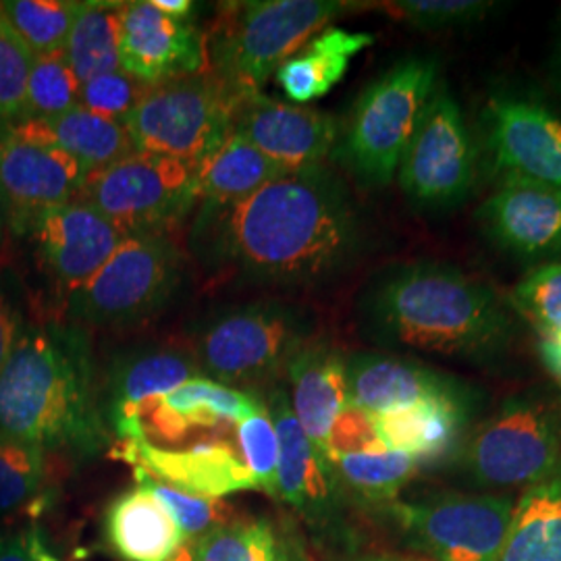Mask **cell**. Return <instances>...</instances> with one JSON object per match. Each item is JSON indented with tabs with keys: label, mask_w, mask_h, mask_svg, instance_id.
I'll use <instances>...</instances> for the list:
<instances>
[{
	"label": "cell",
	"mask_w": 561,
	"mask_h": 561,
	"mask_svg": "<svg viewBox=\"0 0 561 561\" xmlns=\"http://www.w3.org/2000/svg\"><path fill=\"white\" fill-rule=\"evenodd\" d=\"M368 245L360 206L335 171H287L236 204H198L190 248L213 271L268 287H322L350 273Z\"/></svg>",
	"instance_id": "obj_1"
},
{
	"label": "cell",
	"mask_w": 561,
	"mask_h": 561,
	"mask_svg": "<svg viewBox=\"0 0 561 561\" xmlns=\"http://www.w3.org/2000/svg\"><path fill=\"white\" fill-rule=\"evenodd\" d=\"M0 435L101 454L111 437L90 333L71 322H25L0 373Z\"/></svg>",
	"instance_id": "obj_2"
},
{
	"label": "cell",
	"mask_w": 561,
	"mask_h": 561,
	"mask_svg": "<svg viewBox=\"0 0 561 561\" xmlns=\"http://www.w3.org/2000/svg\"><path fill=\"white\" fill-rule=\"evenodd\" d=\"M362 327L381 345L484 360L514 337V321L497 294L442 262L389 266L362 294Z\"/></svg>",
	"instance_id": "obj_3"
},
{
	"label": "cell",
	"mask_w": 561,
	"mask_h": 561,
	"mask_svg": "<svg viewBox=\"0 0 561 561\" xmlns=\"http://www.w3.org/2000/svg\"><path fill=\"white\" fill-rule=\"evenodd\" d=\"M354 7L343 0L233 2L206 38L210 73L243 96L256 94L285 60Z\"/></svg>",
	"instance_id": "obj_4"
},
{
	"label": "cell",
	"mask_w": 561,
	"mask_h": 561,
	"mask_svg": "<svg viewBox=\"0 0 561 561\" xmlns=\"http://www.w3.org/2000/svg\"><path fill=\"white\" fill-rule=\"evenodd\" d=\"M437 83V60L408 57L396 62L362 92L331 152L333 161L368 187L389 185Z\"/></svg>",
	"instance_id": "obj_5"
},
{
	"label": "cell",
	"mask_w": 561,
	"mask_h": 561,
	"mask_svg": "<svg viewBox=\"0 0 561 561\" xmlns=\"http://www.w3.org/2000/svg\"><path fill=\"white\" fill-rule=\"evenodd\" d=\"M185 256L171 233L127 236L99 273L65 301L81 329L129 327L159 314L181 289Z\"/></svg>",
	"instance_id": "obj_6"
},
{
	"label": "cell",
	"mask_w": 561,
	"mask_h": 561,
	"mask_svg": "<svg viewBox=\"0 0 561 561\" xmlns=\"http://www.w3.org/2000/svg\"><path fill=\"white\" fill-rule=\"evenodd\" d=\"M245 99L202 71L150 85L123 125L138 152L201 164L233 134Z\"/></svg>",
	"instance_id": "obj_7"
},
{
	"label": "cell",
	"mask_w": 561,
	"mask_h": 561,
	"mask_svg": "<svg viewBox=\"0 0 561 561\" xmlns=\"http://www.w3.org/2000/svg\"><path fill=\"white\" fill-rule=\"evenodd\" d=\"M198 167L148 152H134L92 169L76 201L96 208L125 236L171 233L201 202Z\"/></svg>",
	"instance_id": "obj_8"
},
{
	"label": "cell",
	"mask_w": 561,
	"mask_h": 561,
	"mask_svg": "<svg viewBox=\"0 0 561 561\" xmlns=\"http://www.w3.org/2000/svg\"><path fill=\"white\" fill-rule=\"evenodd\" d=\"M310 322L289 304L254 301L222 312L198 341L196 362L208 379L229 387H256L285 373L308 343Z\"/></svg>",
	"instance_id": "obj_9"
},
{
	"label": "cell",
	"mask_w": 561,
	"mask_h": 561,
	"mask_svg": "<svg viewBox=\"0 0 561 561\" xmlns=\"http://www.w3.org/2000/svg\"><path fill=\"white\" fill-rule=\"evenodd\" d=\"M463 463L484 486L528 489L561 468L560 419L537 398H510L470 437Z\"/></svg>",
	"instance_id": "obj_10"
},
{
	"label": "cell",
	"mask_w": 561,
	"mask_h": 561,
	"mask_svg": "<svg viewBox=\"0 0 561 561\" xmlns=\"http://www.w3.org/2000/svg\"><path fill=\"white\" fill-rule=\"evenodd\" d=\"M401 192L424 210H449L468 198L477 150L460 104L439 80L401 157Z\"/></svg>",
	"instance_id": "obj_11"
},
{
	"label": "cell",
	"mask_w": 561,
	"mask_h": 561,
	"mask_svg": "<svg viewBox=\"0 0 561 561\" xmlns=\"http://www.w3.org/2000/svg\"><path fill=\"white\" fill-rule=\"evenodd\" d=\"M408 545L431 561H497L514 502L500 495H443L389 503Z\"/></svg>",
	"instance_id": "obj_12"
},
{
	"label": "cell",
	"mask_w": 561,
	"mask_h": 561,
	"mask_svg": "<svg viewBox=\"0 0 561 561\" xmlns=\"http://www.w3.org/2000/svg\"><path fill=\"white\" fill-rule=\"evenodd\" d=\"M264 400L208 377H196L161 398L144 401L111 422L119 443L144 442L178 447L196 437H213L252 416Z\"/></svg>",
	"instance_id": "obj_13"
},
{
	"label": "cell",
	"mask_w": 561,
	"mask_h": 561,
	"mask_svg": "<svg viewBox=\"0 0 561 561\" xmlns=\"http://www.w3.org/2000/svg\"><path fill=\"white\" fill-rule=\"evenodd\" d=\"M88 173V167L62 150L2 131L0 201L9 231L27 236L46 213L76 201Z\"/></svg>",
	"instance_id": "obj_14"
},
{
	"label": "cell",
	"mask_w": 561,
	"mask_h": 561,
	"mask_svg": "<svg viewBox=\"0 0 561 561\" xmlns=\"http://www.w3.org/2000/svg\"><path fill=\"white\" fill-rule=\"evenodd\" d=\"M27 238L42 273L67 301L92 279L127 236L83 202H69L41 217Z\"/></svg>",
	"instance_id": "obj_15"
},
{
	"label": "cell",
	"mask_w": 561,
	"mask_h": 561,
	"mask_svg": "<svg viewBox=\"0 0 561 561\" xmlns=\"http://www.w3.org/2000/svg\"><path fill=\"white\" fill-rule=\"evenodd\" d=\"M121 71L157 85L198 76L206 65V36L187 20L164 15L150 0L123 2L119 38Z\"/></svg>",
	"instance_id": "obj_16"
},
{
	"label": "cell",
	"mask_w": 561,
	"mask_h": 561,
	"mask_svg": "<svg viewBox=\"0 0 561 561\" xmlns=\"http://www.w3.org/2000/svg\"><path fill=\"white\" fill-rule=\"evenodd\" d=\"M477 221L486 240L520 261L561 259V190L505 175L502 187L482 202Z\"/></svg>",
	"instance_id": "obj_17"
},
{
	"label": "cell",
	"mask_w": 561,
	"mask_h": 561,
	"mask_svg": "<svg viewBox=\"0 0 561 561\" xmlns=\"http://www.w3.org/2000/svg\"><path fill=\"white\" fill-rule=\"evenodd\" d=\"M486 146L505 175L561 190V115L522 96H493L484 108Z\"/></svg>",
	"instance_id": "obj_18"
},
{
	"label": "cell",
	"mask_w": 561,
	"mask_h": 561,
	"mask_svg": "<svg viewBox=\"0 0 561 561\" xmlns=\"http://www.w3.org/2000/svg\"><path fill=\"white\" fill-rule=\"evenodd\" d=\"M236 134L285 169L321 164L340 140V121L256 92L241 102Z\"/></svg>",
	"instance_id": "obj_19"
},
{
	"label": "cell",
	"mask_w": 561,
	"mask_h": 561,
	"mask_svg": "<svg viewBox=\"0 0 561 561\" xmlns=\"http://www.w3.org/2000/svg\"><path fill=\"white\" fill-rule=\"evenodd\" d=\"M347 403L379 416L424 403L470 405V393L421 362L360 352L347 358Z\"/></svg>",
	"instance_id": "obj_20"
},
{
	"label": "cell",
	"mask_w": 561,
	"mask_h": 561,
	"mask_svg": "<svg viewBox=\"0 0 561 561\" xmlns=\"http://www.w3.org/2000/svg\"><path fill=\"white\" fill-rule=\"evenodd\" d=\"M121 460L152 479L192 495L222 500L240 491H256L254 479L233 445L221 439L187 447H154L150 443H119Z\"/></svg>",
	"instance_id": "obj_21"
},
{
	"label": "cell",
	"mask_w": 561,
	"mask_h": 561,
	"mask_svg": "<svg viewBox=\"0 0 561 561\" xmlns=\"http://www.w3.org/2000/svg\"><path fill=\"white\" fill-rule=\"evenodd\" d=\"M264 401L279 439L277 497L298 510L306 520H327L340 482L333 463L304 433L285 387L275 385Z\"/></svg>",
	"instance_id": "obj_22"
},
{
	"label": "cell",
	"mask_w": 561,
	"mask_h": 561,
	"mask_svg": "<svg viewBox=\"0 0 561 561\" xmlns=\"http://www.w3.org/2000/svg\"><path fill=\"white\" fill-rule=\"evenodd\" d=\"M291 410L304 433L324 454L327 437L347 405V358L324 341H308L287 362Z\"/></svg>",
	"instance_id": "obj_23"
},
{
	"label": "cell",
	"mask_w": 561,
	"mask_h": 561,
	"mask_svg": "<svg viewBox=\"0 0 561 561\" xmlns=\"http://www.w3.org/2000/svg\"><path fill=\"white\" fill-rule=\"evenodd\" d=\"M7 131L21 140L62 150L90 171L138 152L123 123L106 119L81 106L50 119L20 121Z\"/></svg>",
	"instance_id": "obj_24"
},
{
	"label": "cell",
	"mask_w": 561,
	"mask_h": 561,
	"mask_svg": "<svg viewBox=\"0 0 561 561\" xmlns=\"http://www.w3.org/2000/svg\"><path fill=\"white\" fill-rule=\"evenodd\" d=\"M196 377H201L198 362L180 350L154 347L123 354L113 362L106 377V389L102 393L108 428L111 422L117 421L136 405L161 398Z\"/></svg>",
	"instance_id": "obj_25"
},
{
	"label": "cell",
	"mask_w": 561,
	"mask_h": 561,
	"mask_svg": "<svg viewBox=\"0 0 561 561\" xmlns=\"http://www.w3.org/2000/svg\"><path fill=\"white\" fill-rule=\"evenodd\" d=\"M104 530L123 561H169L187 542L169 512L140 484L111 502Z\"/></svg>",
	"instance_id": "obj_26"
},
{
	"label": "cell",
	"mask_w": 561,
	"mask_h": 561,
	"mask_svg": "<svg viewBox=\"0 0 561 561\" xmlns=\"http://www.w3.org/2000/svg\"><path fill=\"white\" fill-rule=\"evenodd\" d=\"M375 36L343 27H324L277 69V83L289 101L312 102L327 96L347 73L352 59Z\"/></svg>",
	"instance_id": "obj_27"
},
{
	"label": "cell",
	"mask_w": 561,
	"mask_h": 561,
	"mask_svg": "<svg viewBox=\"0 0 561 561\" xmlns=\"http://www.w3.org/2000/svg\"><path fill=\"white\" fill-rule=\"evenodd\" d=\"M470 405L424 403L373 416L382 443L391 451H401L424 463L449 458L461 439Z\"/></svg>",
	"instance_id": "obj_28"
},
{
	"label": "cell",
	"mask_w": 561,
	"mask_h": 561,
	"mask_svg": "<svg viewBox=\"0 0 561 561\" xmlns=\"http://www.w3.org/2000/svg\"><path fill=\"white\" fill-rule=\"evenodd\" d=\"M497 561H561V468L514 503Z\"/></svg>",
	"instance_id": "obj_29"
},
{
	"label": "cell",
	"mask_w": 561,
	"mask_h": 561,
	"mask_svg": "<svg viewBox=\"0 0 561 561\" xmlns=\"http://www.w3.org/2000/svg\"><path fill=\"white\" fill-rule=\"evenodd\" d=\"M291 169L271 161L240 134H231L221 148L198 167V204H236L256 194L266 183Z\"/></svg>",
	"instance_id": "obj_30"
},
{
	"label": "cell",
	"mask_w": 561,
	"mask_h": 561,
	"mask_svg": "<svg viewBox=\"0 0 561 561\" xmlns=\"http://www.w3.org/2000/svg\"><path fill=\"white\" fill-rule=\"evenodd\" d=\"M123 2L85 0L62 46L69 67L83 81L119 71Z\"/></svg>",
	"instance_id": "obj_31"
},
{
	"label": "cell",
	"mask_w": 561,
	"mask_h": 561,
	"mask_svg": "<svg viewBox=\"0 0 561 561\" xmlns=\"http://www.w3.org/2000/svg\"><path fill=\"white\" fill-rule=\"evenodd\" d=\"M192 556V561H289V549L273 522L243 518L196 539Z\"/></svg>",
	"instance_id": "obj_32"
},
{
	"label": "cell",
	"mask_w": 561,
	"mask_h": 561,
	"mask_svg": "<svg viewBox=\"0 0 561 561\" xmlns=\"http://www.w3.org/2000/svg\"><path fill=\"white\" fill-rule=\"evenodd\" d=\"M337 481L368 503H393L401 489L412 481L421 466L401 451H373L343 456L333 461Z\"/></svg>",
	"instance_id": "obj_33"
},
{
	"label": "cell",
	"mask_w": 561,
	"mask_h": 561,
	"mask_svg": "<svg viewBox=\"0 0 561 561\" xmlns=\"http://www.w3.org/2000/svg\"><path fill=\"white\" fill-rule=\"evenodd\" d=\"M80 0H2L0 11L34 55L60 50L80 13Z\"/></svg>",
	"instance_id": "obj_34"
},
{
	"label": "cell",
	"mask_w": 561,
	"mask_h": 561,
	"mask_svg": "<svg viewBox=\"0 0 561 561\" xmlns=\"http://www.w3.org/2000/svg\"><path fill=\"white\" fill-rule=\"evenodd\" d=\"M81 81L60 50L36 55L27 81L23 119H50L80 104ZM21 119V121H23Z\"/></svg>",
	"instance_id": "obj_35"
},
{
	"label": "cell",
	"mask_w": 561,
	"mask_h": 561,
	"mask_svg": "<svg viewBox=\"0 0 561 561\" xmlns=\"http://www.w3.org/2000/svg\"><path fill=\"white\" fill-rule=\"evenodd\" d=\"M136 484L144 486L162 507L169 512V516L180 526L181 533L187 541H196L206 533L219 528L222 524L233 520V512L222 500H210L185 493L171 484L152 479L150 474L136 470Z\"/></svg>",
	"instance_id": "obj_36"
},
{
	"label": "cell",
	"mask_w": 561,
	"mask_h": 561,
	"mask_svg": "<svg viewBox=\"0 0 561 561\" xmlns=\"http://www.w3.org/2000/svg\"><path fill=\"white\" fill-rule=\"evenodd\" d=\"M46 481V451L0 435V514L13 512L41 493Z\"/></svg>",
	"instance_id": "obj_37"
},
{
	"label": "cell",
	"mask_w": 561,
	"mask_h": 561,
	"mask_svg": "<svg viewBox=\"0 0 561 561\" xmlns=\"http://www.w3.org/2000/svg\"><path fill=\"white\" fill-rule=\"evenodd\" d=\"M34 57L0 11V134L23 119Z\"/></svg>",
	"instance_id": "obj_38"
},
{
	"label": "cell",
	"mask_w": 561,
	"mask_h": 561,
	"mask_svg": "<svg viewBox=\"0 0 561 561\" xmlns=\"http://www.w3.org/2000/svg\"><path fill=\"white\" fill-rule=\"evenodd\" d=\"M512 300L542 337L561 335V262H545L516 285Z\"/></svg>",
	"instance_id": "obj_39"
},
{
	"label": "cell",
	"mask_w": 561,
	"mask_h": 561,
	"mask_svg": "<svg viewBox=\"0 0 561 561\" xmlns=\"http://www.w3.org/2000/svg\"><path fill=\"white\" fill-rule=\"evenodd\" d=\"M243 463L248 466L256 491H264L271 497H277V466H279V439L277 428L266 408H261L236 426Z\"/></svg>",
	"instance_id": "obj_40"
},
{
	"label": "cell",
	"mask_w": 561,
	"mask_h": 561,
	"mask_svg": "<svg viewBox=\"0 0 561 561\" xmlns=\"http://www.w3.org/2000/svg\"><path fill=\"white\" fill-rule=\"evenodd\" d=\"M148 88H150L148 83L136 80L119 69V71L83 81L78 106L106 119L125 123V119L131 115V111L138 106V102L144 99V94L148 92Z\"/></svg>",
	"instance_id": "obj_41"
},
{
	"label": "cell",
	"mask_w": 561,
	"mask_h": 561,
	"mask_svg": "<svg viewBox=\"0 0 561 561\" xmlns=\"http://www.w3.org/2000/svg\"><path fill=\"white\" fill-rule=\"evenodd\" d=\"M400 20L410 23L416 30H447L481 21L493 2L481 0H398L389 4Z\"/></svg>",
	"instance_id": "obj_42"
},
{
	"label": "cell",
	"mask_w": 561,
	"mask_h": 561,
	"mask_svg": "<svg viewBox=\"0 0 561 561\" xmlns=\"http://www.w3.org/2000/svg\"><path fill=\"white\" fill-rule=\"evenodd\" d=\"M373 451H387L381 435L375 426V419L360 408H354L347 403L329 431L327 447H324L327 460L333 463L343 456L373 454Z\"/></svg>",
	"instance_id": "obj_43"
},
{
	"label": "cell",
	"mask_w": 561,
	"mask_h": 561,
	"mask_svg": "<svg viewBox=\"0 0 561 561\" xmlns=\"http://www.w3.org/2000/svg\"><path fill=\"white\" fill-rule=\"evenodd\" d=\"M25 327V308L20 280L13 273L0 268V373L9 360L13 345Z\"/></svg>",
	"instance_id": "obj_44"
},
{
	"label": "cell",
	"mask_w": 561,
	"mask_h": 561,
	"mask_svg": "<svg viewBox=\"0 0 561 561\" xmlns=\"http://www.w3.org/2000/svg\"><path fill=\"white\" fill-rule=\"evenodd\" d=\"M0 561H60L44 541L38 528L23 530L18 537L4 542Z\"/></svg>",
	"instance_id": "obj_45"
},
{
	"label": "cell",
	"mask_w": 561,
	"mask_h": 561,
	"mask_svg": "<svg viewBox=\"0 0 561 561\" xmlns=\"http://www.w3.org/2000/svg\"><path fill=\"white\" fill-rule=\"evenodd\" d=\"M539 354H541V360L547 370L561 382V350L551 340H545L542 337L539 343Z\"/></svg>",
	"instance_id": "obj_46"
},
{
	"label": "cell",
	"mask_w": 561,
	"mask_h": 561,
	"mask_svg": "<svg viewBox=\"0 0 561 561\" xmlns=\"http://www.w3.org/2000/svg\"><path fill=\"white\" fill-rule=\"evenodd\" d=\"M159 11L175 20H187L194 11V4L190 0H150Z\"/></svg>",
	"instance_id": "obj_47"
},
{
	"label": "cell",
	"mask_w": 561,
	"mask_h": 561,
	"mask_svg": "<svg viewBox=\"0 0 561 561\" xmlns=\"http://www.w3.org/2000/svg\"><path fill=\"white\" fill-rule=\"evenodd\" d=\"M354 561H428V560H416V558H408V556H398V553H368V556H362L358 560Z\"/></svg>",
	"instance_id": "obj_48"
},
{
	"label": "cell",
	"mask_w": 561,
	"mask_h": 561,
	"mask_svg": "<svg viewBox=\"0 0 561 561\" xmlns=\"http://www.w3.org/2000/svg\"><path fill=\"white\" fill-rule=\"evenodd\" d=\"M7 231H9V225H7V213H4V206H2V201H0V243L4 240Z\"/></svg>",
	"instance_id": "obj_49"
},
{
	"label": "cell",
	"mask_w": 561,
	"mask_h": 561,
	"mask_svg": "<svg viewBox=\"0 0 561 561\" xmlns=\"http://www.w3.org/2000/svg\"><path fill=\"white\" fill-rule=\"evenodd\" d=\"M545 340H547V337H545ZM551 341H553V343H556V345H558V347L561 350V335L560 337H553Z\"/></svg>",
	"instance_id": "obj_50"
},
{
	"label": "cell",
	"mask_w": 561,
	"mask_h": 561,
	"mask_svg": "<svg viewBox=\"0 0 561 561\" xmlns=\"http://www.w3.org/2000/svg\"><path fill=\"white\" fill-rule=\"evenodd\" d=\"M4 537H2V535H0V551H2V549H4Z\"/></svg>",
	"instance_id": "obj_51"
}]
</instances>
